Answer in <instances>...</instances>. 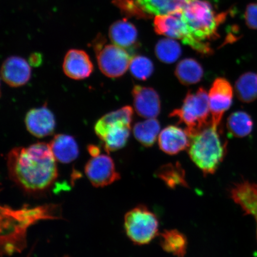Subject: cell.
<instances>
[{
	"instance_id": "8",
	"label": "cell",
	"mask_w": 257,
	"mask_h": 257,
	"mask_svg": "<svg viewBox=\"0 0 257 257\" xmlns=\"http://www.w3.org/2000/svg\"><path fill=\"white\" fill-rule=\"evenodd\" d=\"M131 124L117 119H105L96 122L95 133L102 141L108 153L126 146L131 134Z\"/></svg>"
},
{
	"instance_id": "20",
	"label": "cell",
	"mask_w": 257,
	"mask_h": 257,
	"mask_svg": "<svg viewBox=\"0 0 257 257\" xmlns=\"http://www.w3.org/2000/svg\"><path fill=\"white\" fill-rule=\"evenodd\" d=\"M134 2L148 15L160 16L181 11L188 0H134Z\"/></svg>"
},
{
	"instance_id": "22",
	"label": "cell",
	"mask_w": 257,
	"mask_h": 257,
	"mask_svg": "<svg viewBox=\"0 0 257 257\" xmlns=\"http://www.w3.org/2000/svg\"><path fill=\"white\" fill-rule=\"evenodd\" d=\"M156 176L170 188L189 187L185 170L179 162L161 166L156 172Z\"/></svg>"
},
{
	"instance_id": "10",
	"label": "cell",
	"mask_w": 257,
	"mask_h": 257,
	"mask_svg": "<svg viewBox=\"0 0 257 257\" xmlns=\"http://www.w3.org/2000/svg\"><path fill=\"white\" fill-rule=\"evenodd\" d=\"M85 172L89 181L95 187H104L120 179L113 160L105 154H99L90 159L86 163Z\"/></svg>"
},
{
	"instance_id": "5",
	"label": "cell",
	"mask_w": 257,
	"mask_h": 257,
	"mask_svg": "<svg viewBox=\"0 0 257 257\" xmlns=\"http://www.w3.org/2000/svg\"><path fill=\"white\" fill-rule=\"evenodd\" d=\"M154 27L157 34L181 40L202 55L210 56L213 53L210 44L193 36L185 21L182 10L168 15L156 16Z\"/></svg>"
},
{
	"instance_id": "2",
	"label": "cell",
	"mask_w": 257,
	"mask_h": 257,
	"mask_svg": "<svg viewBox=\"0 0 257 257\" xmlns=\"http://www.w3.org/2000/svg\"><path fill=\"white\" fill-rule=\"evenodd\" d=\"M227 144L221 139L218 127L211 124L191 138L188 154L205 176L213 175L226 155Z\"/></svg>"
},
{
	"instance_id": "25",
	"label": "cell",
	"mask_w": 257,
	"mask_h": 257,
	"mask_svg": "<svg viewBox=\"0 0 257 257\" xmlns=\"http://www.w3.org/2000/svg\"><path fill=\"white\" fill-rule=\"evenodd\" d=\"M227 128L230 135L236 138H244L251 133L253 121L250 115L245 111L233 112L228 117Z\"/></svg>"
},
{
	"instance_id": "16",
	"label": "cell",
	"mask_w": 257,
	"mask_h": 257,
	"mask_svg": "<svg viewBox=\"0 0 257 257\" xmlns=\"http://www.w3.org/2000/svg\"><path fill=\"white\" fill-rule=\"evenodd\" d=\"M191 138L185 130L176 126H169L161 132L159 145L163 152L175 155L188 149Z\"/></svg>"
},
{
	"instance_id": "12",
	"label": "cell",
	"mask_w": 257,
	"mask_h": 257,
	"mask_svg": "<svg viewBox=\"0 0 257 257\" xmlns=\"http://www.w3.org/2000/svg\"><path fill=\"white\" fill-rule=\"evenodd\" d=\"M135 110L140 116L146 118H156L161 111V101L155 89L136 85L133 89Z\"/></svg>"
},
{
	"instance_id": "4",
	"label": "cell",
	"mask_w": 257,
	"mask_h": 257,
	"mask_svg": "<svg viewBox=\"0 0 257 257\" xmlns=\"http://www.w3.org/2000/svg\"><path fill=\"white\" fill-rule=\"evenodd\" d=\"M169 115L185 125V131L190 138L201 133L211 124L210 102L206 90L199 88L195 92L189 91L182 107L175 109Z\"/></svg>"
},
{
	"instance_id": "27",
	"label": "cell",
	"mask_w": 257,
	"mask_h": 257,
	"mask_svg": "<svg viewBox=\"0 0 257 257\" xmlns=\"http://www.w3.org/2000/svg\"><path fill=\"white\" fill-rule=\"evenodd\" d=\"M130 69L134 78L140 80H146L153 75L154 66L149 58L136 56L132 57Z\"/></svg>"
},
{
	"instance_id": "32",
	"label": "cell",
	"mask_w": 257,
	"mask_h": 257,
	"mask_svg": "<svg viewBox=\"0 0 257 257\" xmlns=\"http://www.w3.org/2000/svg\"><path fill=\"white\" fill-rule=\"evenodd\" d=\"M205 1H208L209 2H212L214 3H217L218 2H219V0H205Z\"/></svg>"
},
{
	"instance_id": "17",
	"label": "cell",
	"mask_w": 257,
	"mask_h": 257,
	"mask_svg": "<svg viewBox=\"0 0 257 257\" xmlns=\"http://www.w3.org/2000/svg\"><path fill=\"white\" fill-rule=\"evenodd\" d=\"M108 35L112 44L126 50L138 43L137 28L126 19L114 22L109 28Z\"/></svg>"
},
{
	"instance_id": "29",
	"label": "cell",
	"mask_w": 257,
	"mask_h": 257,
	"mask_svg": "<svg viewBox=\"0 0 257 257\" xmlns=\"http://www.w3.org/2000/svg\"><path fill=\"white\" fill-rule=\"evenodd\" d=\"M246 24L252 30H257V3L247 6L245 12Z\"/></svg>"
},
{
	"instance_id": "24",
	"label": "cell",
	"mask_w": 257,
	"mask_h": 257,
	"mask_svg": "<svg viewBox=\"0 0 257 257\" xmlns=\"http://www.w3.org/2000/svg\"><path fill=\"white\" fill-rule=\"evenodd\" d=\"M235 92L240 101L249 103L257 99V74L246 72L235 83Z\"/></svg>"
},
{
	"instance_id": "21",
	"label": "cell",
	"mask_w": 257,
	"mask_h": 257,
	"mask_svg": "<svg viewBox=\"0 0 257 257\" xmlns=\"http://www.w3.org/2000/svg\"><path fill=\"white\" fill-rule=\"evenodd\" d=\"M175 73L179 81L186 86L200 82L204 76L201 64L191 58L182 60L177 64Z\"/></svg>"
},
{
	"instance_id": "7",
	"label": "cell",
	"mask_w": 257,
	"mask_h": 257,
	"mask_svg": "<svg viewBox=\"0 0 257 257\" xmlns=\"http://www.w3.org/2000/svg\"><path fill=\"white\" fill-rule=\"evenodd\" d=\"M105 43V38L99 35L93 43L99 68L108 78H120L130 68L132 57L123 48Z\"/></svg>"
},
{
	"instance_id": "26",
	"label": "cell",
	"mask_w": 257,
	"mask_h": 257,
	"mask_svg": "<svg viewBox=\"0 0 257 257\" xmlns=\"http://www.w3.org/2000/svg\"><path fill=\"white\" fill-rule=\"evenodd\" d=\"M155 54L160 62L172 64L176 62L181 57L182 48L178 42L172 38H165L156 44Z\"/></svg>"
},
{
	"instance_id": "9",
	"label": "cell",
	"mask_w": 257,
	"mask_h": 257,
	"mask_svg": "<svg viewBox=\"0 0 257 257\" xmlns=\"http://www.w3.org/2000/svg\"><path fill=\"white\" fill-rule=\"evenodd\" d=\"M233 92L232 86L226 79L214 80L208 94L212 126H219L224 112L232 104Z\"/></svg>"
},
{
	"instance_id": "30",
	"label": "cell",
	"mask_w": 257,
	"mask_h": 257,
	"mask_svg": "<svg viewBox=\"0 0 257 257\" xmlns=\"http://www.w3.org/2000/svg\"><path fill=\"white\" fill-rule=\"evenodd\" d=\"M29 62L32 66L38 67L43 62V57L40 53H34L30 56Z\"/></svg>"
},
{
	"instance_id": "19",
	"label": "cell",
	"mask_w": 257,
	"mask_h": 257,
	"mask_svg": "<svg viewBox=\"0 0 257 257\" xmlns=\"http://www.w3.org/2000/svg\"><path fill=\"white\" fill-rule=\"evenodd\" d=\"M160 243L165 252L176 257H185L188 240L184 233L177 229L165 230L160 234Z\"/></svg>"
},
{
	"instance_id": "23",
	"label": "cell",
	"mask_w": 257,
	"mask_h": 257,
	"mask_svg": "<svg viewBox=\"0 0 257 257\" xmlns=\"http://www.w3.org/2000/svg\"><path fill=\"white\" fill-rule=\"evenodd\" d=\"M160 131L159 121L156 118L138 122L134 127L135 138L146 147H151L156 142Z\"/></svg>"
},
{
	"instance_id": "28",
	"label": "cell",
	"mask_w": 257,
	"mask_h": 257,
	"mask_svg": "<svg viewBox=\"0 0 257 257\" xmlns=\"http://www.w3.org/2000/svg\"><path fill=\"white\" fill-rule=\"evenodd\" d=\"M114 5L120 10L122 14L128 18L147 19L151 16L144 12L134 0H112Z\"/></svg>"
},
{
	"instance_id": "1",
	"label": "cell",
	"mask_w": 257,
	"mask_h": 257,
	"mask_svg": "<svg viewBox=\"0 0 257 257\" xmlns=\"http://www.w3.org/2000/svg\"><path fill=\"white\" fill-rule=\"evenodd\" d=\"M56 161L49 144L37 143L27 148L16 147L8 154L9 175L26 191H46L57 178Z\"/></svg>"
},
{
	"instance_id": "31",
	"label": "cell",
	"mask_w": 257,
	"mask_h": 257,
	"mask_svg": "<svg viewBox=\"0 0 257 257\" xmlns=\"http://www.w3.org/2000/svg\"><path fill=\"white\" fill-rule=\"evenodd\" d=\"M88 151L92 157L97 156L100 154V150L99 147L94 145H89L88 147Z\"/></svg>"
},
{
	"instance_id": "15",
	"label": "cell",
	"mask_w": 257,
	"mask_h": 257,
	"mask_svg": "<svg viewBox=\"0 0 257 257\" xmlns=\"http://www.w3.org/2000/svg\"><path fill=\"white\" fill-rule=\"evenodd\" d=\"M229 192L230 198L239 205L244 213L254 217L257 233V183L248 181L236 183Z\"/></svg>"
},
{
	"instance_id": "18",
	"label": "cell",
	"mask_w": 257,
	"mask_h": 257,
	"mask_svg": "<svg viewBox=\"0 0 257 257\" xmlns=\"http://www.w3.org/2000/svg\"><path fill=\"white\" fill-rule=\"evenodd\" d=\"M49 145L54 157L59 162L70 163L78 157V144L72 136L64 134L56 135Z\"/></svg>"
},
{
	"instance_id": "14",
	"label": "cell",
	"mask_w": 257,
	"mask_h": 257,
	"mask_svg": "<svg viewBox=\"0 0 257 257\" xmlns=\"http://www.w3.org/2000/svg\"><path fill=\"white\" fill-rule=\"evenodd\" d=\"M2 78L12 87H19L27 84L31 77L30 64L23 58L18 56L8 57L3 63Z\"/></svg>"
},
{
	"instance_id": "6",
	"label": "cell",
	"mask_w": 257,
	"mask_h": 257,
	"mask_svg": "<svg viewBox=\"0 0 257 257\" xmlns=\"http://www.w3.org/2000/svg\"><path fill=\"white\" fill-rule=\"evenodd\" d=\"M124 229L128 238L134 243L147 245L159 235V221L149 208L138 205L125 215Z\"/></svg>"
},
{
	"instance_id": "13",
	"label": "cell",
	"mask_w": 257,
	"mask_h": 257,
	"mask_svg": "<svg viewBox=\"0 0 257 257\" xmlns=\"http://www.w3.org/2000/svg\"><path fill=\"white\" fill-rule=\"evenodd\" d=\"M63 69L69 78L82 80L88 78L94 70V66L85 51L71 49L64 57Z\"/></svg>"
},
{
	"instance_id": "3",
	"label": "cell",
	"mask_w": 257,
	"mask_h": 257,
	"mask_svg": "<svg viewBox=\"0 0 257 257\" xmlns=\"http://www.w3.org/2000/svg\"><path fill=\"white\" fill-rule=\"evenodd\" d=\"M182 12L191 33L202 42L218 37V28L227 15L217 14L210 3L205 0H188Z\"/></svg>"
},
{
	"instance_id": "11",
	"label": "cell",
	"mask_w": 257,
	"mask_h": 257,
	"mask_svg": "<svg viewBox=\"0 0 257 257\" xmlns=\"http://www.w3.org/2000/svg\"><path fill=\"white\" fill-rule=\"evenodd\" d=\"M25 122L29 133L35 137L50 136L55 131V117L46 105L31 109L26 115Z\"/></svg>"
}]
</instances>
